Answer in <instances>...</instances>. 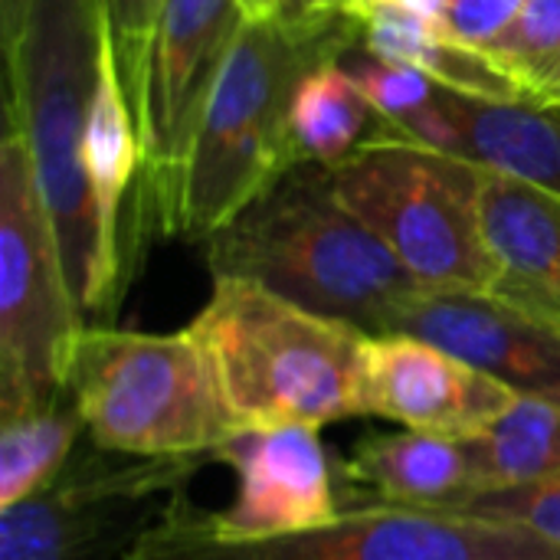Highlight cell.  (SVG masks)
<instances>
[{
	"label": "cell",
	"instance_id": "cell-10",
	"mask_svg": "<svg viewBox=\"0 0 560 560\" xmlns=\"http://www.w3.org/2000/svg\"><path fill=\"white\" fill-rule=\"evenodd\" d=\"M246 23L240 0H167L158 20L148 82L138 105L141 213L167 236L184 161L230 43Z\"/></svg>",
	"mask_w": 560,
	"mask_h": 560
},
{
	"label": "cell",
	"instance_id": "cell-21",
	"mask_svg": "<svg viewBox=\"0 0 560 560\" xmlns=\"http://www.w3.org/2000/svg\"><path fill=\"white\" fill-rule=\"evenodd\" d=\"M538 105L560 102V0H528L515 23L482 49Z\"/></svg>",
	"mask_w": 560,
	"mask_h": 560
},
{
	"label": "cell",
	"instance_id": "cell-11",
	"mask_svg": "<svg viewBox=\"0 0 560 560\" xmlns=\"http://www.w3.org/2000/svg\"><path fill=\"white\" fill-rule=\"evenodd\" d=\"M515 400L518 390L420 335L384 331L364 338L361 417L390 420L417 433L476 440Z\"/></svg>",
	"mask_w": 560,
	"mask_h": 560
},
{
	"label": "cell",
	"instance_id": "cell-23",
	"mask_svg": "<svg viewBox=\"0 0 560 560\" xmlns=\"http://www.w3.org/2000/svg\"><path fill=\"white\" fill-rule=\"evenodd\" d=\"M164 3L167 0H108L112 46H115L118 72H121L125 92L131 98L135 118H138L144 82H148L151 46H154V33H158Z\"/></svg>",
	"mask_w": 560,
	"mask_h": 560
},
{
	"label": "cell",
	"instance_id": "cell-12",
	"mask_svg": "<svg viewBox=\"0 0 560 560\" xmlns=\"http://www.w3.org/2000/svg\"><path fill=\"white\" fill-rule=\"evenodd\" d=\"M213 463L236 472L226 509L207 512L233 538H266L325 525L341 512L338 469L315 427L249 430L226 440Z\"/></svg>",
	"mask_w": 560,
	"mask_h": 560
},
{
	"label": "cell",
	"instance_id": "cell-19",
	"mask_svg": "<svg viewBox=\"0 0 560 560\" xmlns=\"http://www.w3.org/2000/svg\"><path fill=\"white\" fill-rule=\"evenodd\" d=\"M85 427L62 394L0 417V509H10L46 489L72 459Z\"/></svg>",
	"mask_w": 560,
	"mask_h": 560
},
{
	"label": "cell",
	"instance_id": "cell-9",
	"mask_svg": "<svg viewBox=\"0 0 560 560\" xmlns=\"http://www.w3.org/2000/svg\"><path fill=\"white\" fill-rule=\"evenodd\" d=\"M213 459H141L79 443L36 495L0 509V560H128Z\"/></svg>",
	"mask_w": 560,
	"mask_h": 560
},
{
	"label": "cell",
	"instance_id": "cell-6",
	"mask_svg": "<svg viewBox=\"0 0 560 560\" xmlns=\"http://www.w3.org/2000/svg\"><path fill=\"white\" fill-rule=\"evenodd\" d=\"M331 174L338 197L423 289L492 292L499 266L482 226V167L417 144L384 121Z\"/></svg>",
	"mask_w": 560,
	"mask_h": 560
},
{
	"label": "cell",
	"instance_id": "cell-13",
	"mask_svg": "<svg viewBox=\"0 0 560 560\" xmlns=\"http://www.w3.org/2000/svg\"><path fill=\"white\" fill-rule=\"evenodd\" d=\"M387 331L420 335L518 394L560 404V328L492 292L420 289Z\"/></svg>",
	"mask_w": 560,
	"mask_h": 560
},
{
	"label": "cell",
	"instance_id": "cell-8",
	"mask_svg": "<svg viewBox=\"0 0 560 560\" xmlns=\"http://www.w3.org/2000/svg\"><path fill=\"white\" fill-rule=\"evenodd\" d=\"M89 328L16 128L0 141V417L66 394Z\"/></svg>",
	"mask_w": 560,
	"mask_h": 560
},
{
	"label": "cell",
	"instance_id": "cell-18",
	"mask_svg": "<svg viewBox=\"0 0 560 560\" xmlns=\"http://www.w3.org/2000/svg\"><path fill=\"white\" fill-rule=\"evenodd\" d=\"M384 128V118L361 95L341 59L312 66L292 95V138L302 161L341 167Z\"/></svg>",
	"mask_w": 560,
	"mask_h": 560
},
{
	"label": "cell",
	"instance_id": "cell-14",
	"mask_svg": "<svg viewBox=\"0 0 560 560\" xmlns=\"http://www.w3.org/2000/svg\"><path fill=\"white\" fill-rule=\"evenodd\" d=\"M397 135L560 197V105L495 102L440 85Z\"/></svg>",
	"mask_w": 560,
	"mask_h": 560
},
{
	"label": "cell",
	"instance_id": "cell-16",
	"mask_svg": "<svg viewBox=\"0 0 560 560\" xmlns=\"http://www.w3.org/2000/svg\"><path fill=\"white\" fill-rule=\"evenodd\" d=\"M482 226L499 276L492 295L560 328V197L482 174Z\"/></svg>",
	"mask_w": 560,
	"mask_h": 560
},
{
	"label": "cell",
	"instance_id": "cell-17",
	"mask_svg": "<svg viewBox=\"0 0 560 560\" xmlns=\"http://www.w3.org/2000/svg\"><path fill=\"white\" fill-rule=\"evenodd\" d=\"M358 23L361 49H368L371 56L413 66L453 92L495 102H532L522 85L509 72H502L482 49L459 43L440 23L420 20L407 10H371L361 13Z\"/></svg>",
	"mask_w": 560,
	"mask_h": 560
},
{
	"label": "cell",
	"instance_id": "cell-29",
	"mask_svg": "<svg viewBox=\"0 0 560 560\" xmlns=\"http://www.w3.org/2000/svg\"><path fill=\"white\" fill-rule=\"evenodd\" d=\"M558 105H560V102H558Z\"/></svg>",
	"mask_w": 560,
	"mask_h": 560
},
{
	"label": "cell",
	"instance_id": "cell-3",
	"mask_svg": "<svg viewBox=\"0 0 560 560\" xmlns=\"http://www.w3.org/2000/svg\"><path fill=\"white\" fill-rule=\"evenodd\" d=\"M354 46L358 36L302 39L276 20L240 26L200 112L167 236L207 243L302 161L292 138L295 85Z\"/></svg>",
	"mask_w": 560,
	"mask_h": 560
},
{
	"label": "cell",
	"instance_id": "cell-28",
	"mask_svg": "<svg viewBox=\"0 0 560 560\" xmlns=\"http://www.w3.org/2000/svg\"><path fill=\"white\" fill-rule=\"evenodd\" d=\"M23 7H26V0H0V36L3 39H10L16 33Z\"/></svg>",
	"mask_w": 560,
	"mask_h": 560
},
{
	"label": "cell",
	"instance_id": "cell-24",
	"mask_svg": "<svg viewBox=\"0 0 560 560\" xmlns=\"http://www.w3.org/2000/svg\"><path fill=\"white\" fill-rule=\"evenodd\" d=\"M466 512L515 522L560 548V476L545 479V482H532V486L486 492V495L472 499L466 505Z\"/></svg>",
	"mask_w": 560,
	"mask_h": 560
},
{
	"label": "cell",
	"instance_id": "cell-25",
	"mask_svg": "<svg viewBox=\"0 0 560 560\" xmlns=\"http://www.w3.org/2000/svg\"><path fill=\"white\" fill-rule=\"evenodd\" d=\"M348 0H240L246 20H276L302 39L358 36L361 23L345 13Z\"/></svg>",
	"mask_w": 560,
	"mask_h": 560
},
{
	"label": "cell",
	"instance_id": "cell-22",
	"mask_svg": "<svg viewBox=\"0 0 560 560\" xmlns=\"http://www.w3.org/2000/svg\"><path fill=\"white\" fill-rule=\"evenodd\" d=\"M341 66L354 79L361 95L371 102V108L394 131H400L413 115H420L433 102V95L440 89V82H433L427 72H420L413 66H404V62L371 56L361 46L348 49L341 56Z\"/></svg>",
	"mask_w": 560,
	"mask_h": 560
},
{
	"label": "cell",
	"instance_id": "cell-5",
	"mask_svg": "<svg viewBox=\"0 0 560 560\" xmlns=\"http://www.w3.org/2000/svg\"><path fill=\"white\" fill-rule=\"evenodd\" d=\"M66 397L85 436L121 456L213 459L236 436L213 368L190 328L171 335L89 325Z\"/></svg>",
	"mask_w": 560,
	"mask_h": 560
},
{
	"label": "cell",
	"instance_id": "cell-4",
	"mask_svg": "<svg viewBox=\"0 0 560 560\" xmlns=\"http://www.w3.org/2000/svg\"><path fill=\"white\" fill-rule=\"evenodd\" d=\"M236 433L361 417L368 331L308 312L256 282L213 279L190 322Z\"/></svg>",
	"mask_w": 560,
	"mask_h": 560
},
{
	"label": "cell",
	"instance_id": "cell-15",
	"mask_svg": "<svg viewBox=\"0 0 560 560\" xmlns=\"http://www.w3.org/2000/svg\"><path fill=\"white\" fill-rule=\"evenodd\" d=\"M345 505L466 509L482 495L469 440L433 433H368L335 466Z\"/></svg>",
	"mask_w": 560,
	"mask_h": 560
},
{
	"label": "cell",
	"instance_id": "cell-20",
	"mask_svg": "<svg viewBox=\"0 0 560 560\" xmlns=\"http://www.w3.org/2000/svg\"><path fill=\"white\" fill-rule=\"evenodd\" d=\"M482 495L560 476V404L518 394V400L469 440Z\"/></svg>",
	"mask_w": 560,
	"mask_h": 560
},
{
	"label": "cell",
	"instance_id": "cell-7",
	"mask_svg": "<svg viewBox=\"0 0 560 560\" xmlns=\"http://www.w3.org/2000/svg\"><path fill=\"white\" fill-rule=\"evenodd\" d=\"M128 560H560V548L505 518L384 502L345 505L302 532L233 538L180 502L141 535Z\"/></svg>",
	"mask_w": 560,
	"mask_h": 560
},
{
	"label": "cell",
	"instance_id": "cell-27",
	"mask_svg": "<svg viewBox=\"0 0 560 560\" xmlns=\"http://www.w3.org/2000/svg\"><path fill=\"white\" fill-rule=\"evenodd\" d=\"M446 7H450V0H348L345 13L351 20H358L361 13H371V10H407V13L420 16V20H430V23L443 26Z\"/></svg>",
	"mask_w": 560,
	"mask_h": 560
},
{
	"label": "cell",
	"instance_id": "cell-2",
	"mask_svg": "<svg viewBox=\"0 0 560 560\" xmlns=\"http://www.w3.org/2000/svg\"><path fill=\"white\" fill-rule=\"evenodd\" d=\"M112 39L108 0H26L3 39V112L20 131L89 325L102 318V236L85 174V125Z\"/></svg>",
	"mask_w": 560,
	"mask_h": 560
},
{
	"label": "cell",
	"instance_id": "cell-1",
	"mask_svg": "<svg viewBox=\"0 0 560 560\" xmlns=\"http://www.w3.org/2000/svg\"><path fill=\"white\" fill-rule=\"evenodd\" d=\"M213 279L256 282L308 312L368 335L423 285L338 197L331 167L299 161L207 243Z\"/></svg>",
	"mask_w": 560,
	"mask_h": 560
},
{
	"label": "cell",
	"instance_id": "cell-26",
	"mask_svg": "<svg viewBox=\"0 0 560 560\" xmlns=\"http://www.w3.org/2000/svg\"><path fill=\"white\" fill-rule=\"evenodd\" d=\"M525 3L528 0H450L443 30L459 43L486 49L515 23Z\"/></svg>",
	"mask_w": 560,
	"mask_h": 560
}]
</instances>
